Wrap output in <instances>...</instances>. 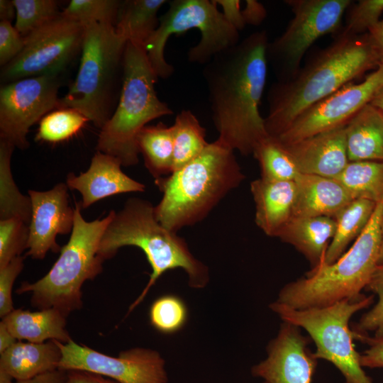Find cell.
<instances>
[{"label": "cell", "mask_w": 383, "mask_h": 383, "mask_svg": "<svg viewBox=\"0 0 383 383\" xmlns=\"http://www.w3.org/2000/svg\"><path fill=\"white\" fill-rule=\"evenodd\" d=\"M349 162H383V112L368 104L345 126Z\"/></svg>", "instance_id": "obj_25"}, {"label": "cell", "mask_w": 383, "mask_h": 383, "mask_svg": "<svg viewBox=\"0 0 383 383\" xmlns=\"http://www.w3.org/2000/svg\"><path fill=\"white\" fill-rule=\"evenodd\" d=\"M158 78L144 46L127 42L119 100L113 115L100 129L96 151L117 158L122 166L138 162L137 138L140 131L151 121L173 113L157 95L155 84Z\"/></svg>", "instance_id": "obj_8"}, {"label": "cell", "mask_w": 383, "mask_h": 383, "mask_svg": "<svg viewBox=\"0 0 383 383\" xmlns=\"http://www.w3.org/2000/svg\"><path fill=\"white\" fill-rule=\"evenodd\" d=\"M15 383H67V371L57 369L29 379L16 381Z\"/></svg>", "instance_id": "obj_46"}, {"label": "cell", "mask_w": 383, "mask_h": 383, "mask_svg": "<svg viewBox=\"0 0 383 383\" xmlns=\"http://www.w3.org/2000/svg\"><path fill=\"white\" fill-rule=\"evenodd\" d=\"M60 76L21 79L0 89V140L15 148H28L30 128L59 108Z\"/></svg>", "instance_id": "obj_13"}, {"label": "cell", "mask_w": 383, "mask_h": 383, "mask_svg": "<svg viewBox=\"0 0 383 383\" xmlns=\"http://www.w3.org/2000/svg\"><path fill=\"white\" fill-rule=\"evenodd\" d=\"M294 16L284 33L267 48V62L277 82L293 78L301 68L302 59L321 37L339 30L350 0H287Z\"/></svg>", "instance_id": "obj_11"}, {"label": "cell", "mask_w": 383, "mask_h": 383, "mask_svg": "<svg viewBox=\"0 0 383 383\" xmlns=\"http://www.w3.org/2000/svg\"><path fill=\"white\" fill-rule=\"evenodd\" d=\"M250 192L255 204L257 226L267 235L278 237L294 216L295 182L260 177L251 182Z\"/></svg>", "instance_id": "obj_20"}, {"label": "cell", "mask_w": 383, "mask_h": 383, "mask_svg": "<svg viewBox=\"0 0 383 383\" xmlns=\"http://www.w3.org/2000/svg\"><path fill=\"white\" fill-rule=\"evenodd\" d=\"M244 179L234 151L217 140L209 143L184 166L155 179L162 193L155 206V216L165 228L177 233L202 221Z\"/></svg>", "instance_id": "obj_3"}, {"label": "cell", "mask_w": 383, "mask_h": 383, "mask_svg": "<svg viewBox=\"0 0 383 383\" xmlns=\"http://www.w3.org/2000/svg\"><path fill=\"white\" fill-rule=\"evenodd\" d=\"M268 43L266 30L254 32L216 54L202 70L216 140L243 155L269 135L260 111Z\"/></svg>", "instance_id": "obj_1"}, {"label": "cell", "mask_w": 383, "mask_h": 383, "mask_svg": "<svg viewBox=\"0 0 383 383\" xmlns=\"http://www.w3.org/2000/svg\"><path fill=\"white\" fill-rule=\"evenodd\" d=\"M196 28L201 34L199 43L189 48L190 62L205 65L216 54L236 45L239 31L231 26L219 11L215 1L174 0L160 17L159 25L144 48L158 77L169 78L174 67L165 57V45L173 34H182Z\"/></svg>", "instance_id": "obj_9"}, {"label": "cell", "mask_w": 383, "mask_h": 383, "mask_svg": "<svg viewBox=\"0 0 383 383\" xmlns=\"http://www.w3.org/2000/svg\"><path fill=\"white\" fill-rule=\"evenodd\" d=\"M25 38L11 22L0 21V65L4 67L23 50Z\"/></svg>", "instance_id": "obj_41"}, {"label": "cell", "mask_w": 383, "mask_h": 383, "mask_svg": "<svg viewBox=\"0 0 383 383\" xmlns=\"http://www.w3.org/2000/svg\"><path fill=\"white\" fill-rule=\"evenodd\" d=\"M381 234H382V240H381V248H380V254H379V264L383 262V212H382V221H381Z\"/></svg>", "instance_id": "obj_52"}, {"label": "cell", "mask_w": 383, "mask_h": 383, "mask_svg": "<svg viewBox=\"0 0 383 383\" xmlns=\"http://www.w3.org/2000/svg\"><path fill=\"white\" fill-rule=\"evenodd\" d=\"M242 13L245 23L252 26L260 25L267 16L265 6L256 0L245 1V6Z\"/></svg>", "instance_id": "obj_44"}, {"label": "cell", "mask_w": 383, "mask_h": 383, "mask_svg": "<svg viewBox=\"0 0 383 383\" xmlns=\"http://www.w3.org/2000/svg\"><path fill=\"white\" fill-rule=\"evenodd\" d=\"M376 205L370 200L355 199L335 215V230L327 250L324 264H332L344 254L349 243L356 240L366 228Z\"/></svg>", "instance_id": "obj_27"}, {"label": "cell", "mask_w": 383, "mask_h": 383, "mask_svg": "<svg viewBox=\"0 0 383 383\" xmlns=\"http://www.w3.org/2000/svg\"><path fill=\"white\" fill-rule=\"evenodd\" d=\"M85 27L78 21L60 12L25 38L21 52L1 67L3 84L21 79L59 75L81 54Z\"/></svg>", "instance_id": "obj_12"}, {"label": "cell", "mask_w": 383, "mask_h": 383, "mask_svg": "<svg viewBox=\"0 0 383 383\" xmlns=\"http://www.w3.org/2000/svg\"><path fill=\"white\" fill-rule=\"evenodd\" d=\"M382 13L383 0H360L350 9L340 32L348 35L365 34L380 21Z\"/></svg>", "instance_id": "obj_39"}, {"label": "cell", "mask_w": 383, "mask_h": 383, "mask_svg": "<svg viewBox=\"0 0 383 383\" xmlns=\"http://www.w3.org/2000/svg\"><path fill=\"white\" fill-rule=\"evenodd\" d=\"M252 155L259 163L261 178L273 181H294L300 174L286 147L274 137L268 135L261 140Z\"/></svg>", "instance_id": "obj_32"}, {"label": "cell", "mask_w": 383, "mask_h": 383, "mask_svg": "<svg viewBox=\"0 0 383 383\" xmlns=\"http://www.w3.org/2000/svg\"><path fill=\"white\" fill-rule=\"evenodd\" d=\"M125 246L140 248L152 269L148 284L128 313L143 301L156 281L168 270H183L193 289H203L209 282V267L192 254L184 238L157 221L155 206L148 200L131 198L115 213L102 236L99 254L106 260Z\"/></svg>", "instance_id": "obj_4"}, {"label": "cell", "mask_w": 383, "mask_h": 383, "mask_svg": "<svg viewBox=\"0 0 383 383\" xmlns=\"http://www.w3.org/2000/svg\"><path fill=\"white\" fill-rule=\"evenodd\" d=\"M371 45L377 56L379 65H383V20H380L367 32Z\"/></svg>", "instance_id": "obj_47"}, {"label": "cell", "mask_w": 383, "mask_h": 383, "mask_svg": "<svg viewBox=\"0 0 383 383\" xmlns=\"http://www.w3.org/2000/svg\"><path fill=\"white\" fill-rule=\"evenodd\" d=\"M29 226L18 218L0 220V269L27 249Z\"/></svg>", "instance_id": "obj_37"}, {"label": "cell", "mask_w": 383, "mask_h": 383, "mask_svg": "<svg viewBox=\"0 0 383 383\" xmlns=\"http://www.w3.org/2000/svg\"><path fill=\"white\" fill-rule=\"evenodd\" d=\"M68 187L59 183L50 190H29L31 218L26 256L43 260L48 251L57 252V235L72 231L75 211L70 206Z\"/></svg>", "instance_id": "obj_16"}, {"label": "cell", "mask_w": 383, "mask_h": 383, "mask_svg": "<svg viewBox=\"0 0 383 383\" xmlns=\"http://www.w3.org/2000/svg\"><path fill=\"white\" fill-rule=\"evenodd\" d=\"M16 14L14 27L25 36L57 16L60 11L55 0H13Z\"/></svg>", "instance_id": "obj_36"}, {"label": "cell", "mask_w": 383, "mask_h": 383, "mask_svg": "<svg viewBox=\"0 0 383 383\" xmlns=\"http://www.w3.org/2000/svg\"><path fill=\"white\" fill-rule=\"evenodd\" d=\"M365 289L377 296V302L362 316L353 331L372 332L374 337L383 338V262L378 264Z\"/></svg>", "instance_id": "obj_38"}, {"label": "cell", "mask_w": 383, "mask_h": 383, "mask_svg": "<svg viewBox=\"0 0 383 383\" xmlns=\"http://www.w3.org/2000/svg\"><path fill=\"white\" fill-rule=\"evenodd\" d=\"M370 104L383 112V87L374 96Z\"/></svg>", "instance_id": "obj_50"}, {"label": "cell", "mask_w": 383, "mask_h": 383, "mask_svg": "<svg viewBox=\"0 0 383 383\" xmlns=\"http://www.w3.org/2000/svg\"><path fill=\"white\" fill-rule=\"evenodd\" d=\"M383 200L365 230L335 262L322 263L304 277L286 284L277 302L294 309L323 308L360 296L379 264Z\"/></svg>", "instance_id": "obj_5"}, {"label": "cell", "mask_w": 383, "mask_h": 383, "mask_svg": "<svg viewBox=\"0 0 383 383\" xmlns=\"http://www.w3.org/2000/svg\"><path fill=\"white\" fill-rule=\"evenodd\" d=\"M14 149L12 145L0 140V219L18 218L29 226L32 213L30 197L19 192L11 171Z\"/></svg>", "instance_id": "obj_31"}, {"label": "cell", "mask_w": 383, "mask_h": 383, "mask_svg": "<svg viewBox=\"0 0 383 383\" xmlns=\"http://www.w3.org/2000/svg\"><path fill=\"white\" fill-rule=\"evenodd\" d=\"M137 143L145 165L155 179L172 172L174 142L172 126L159 123L145 126L138 135Z\"/></svg>", "instance_id": "obj_28"}, {"label": "cell", "mask_w": 383, "mask_h": 383, "mask_svg": "<svg viewBox=\"0 0 383 383\" xmlns=\"http://www.w3.org/2000/svg\"><path fill=\"white\" fill-rule=\"evenodd\" d=\"M18 340L10 333L6 325L0 322V354L16 343Z\"/></svg>", "instance_id": "obj_48"}, {"label": "cell", "mask_w": 383, "mask_h": 383, "mask_svg": "<svg viewBox=\"0 0 383 383\" xmlns=\"http://www.w3.org/2000/svg\"><path fill=\"white\" fill-rule=\"evenodd\" d=\"M89 120L71 108L57 109L45 115L40 121L35 140L56 143L76 135Z\"/></svg>", "instance_id": "obj_33"}, {"label": "cell", "mask_w": 383, "mask_h": 383, "mask_svg": "<svg viewBox=\"0 0 383 383\" xmlns=\"http://www.w3.org/2000/svg\"><path fill=\"white\" fill-rule=\"evenodd\" d=\"M16 10L12 1H0V19L1 21L11 22L16 18Z\"/></svg>", "instance_id": "obj_49"}, {"label": "cell", "mask_w": 383, "mask_h": 383, "mask_svg": "<svg viewBox=\"0 0 383 383\" xmlns=\"http://www.w3.org/2000/svg\"><path fill=\"white\" fill-rule=\"evenodd\" d=\"M379 66L367 33L348 35L340 32L293 78L271 86L265 118L268 135L278 137L306 109Z\"/></svg>", "instance_id": "obj_2"}, {"label": "cell", "mask_w": 383, "mask_h": 383, "mask_svg": "<svg viewBox=\"0 0 383 383\" xmlns=\"http://www.w3.org/2000/svg\"><path fill=\"white\" fill-rule=\"evenodd\" d=\"M294 182L296 194L293 217L333 218L354 199L335 179L300 173Z\"/></svg>", "instance_id": "obj_21"}, {"label": "cell", "mask_w": 383, "mask_h": 383, "mask_svg": "<svg viewBox=\"0 0 383 383\" xmlns=\"http://www.w3.org/2000/svg\"><path fill=\"white\" fill-rule=\"evenodd\" d=\"M79 202L75 203L74 223L68 242L49 272L36 282H23L18 294L30 293V304L38 309L55 308L67 317L83 307L82 288L102 271L104 260L99 254L102 236L115 211L101 219L87 221Z\"/></svg>", "instance_id": "obj_6"}, {"label": "cell", "mask_w": 383, "mask_h": 383, "mask_svg": "<svg viewBox=\"0 0 383 383\" xmlns=\"http://www.w3.org/2000/svg\"><path fill=\"white\" fill-rule=\"evenodd\" d=\"M151 326L161 333L171 335L186 325L188 309L184 301L175 294H165L156 299L149 309Z\"/></svg>", "instance_id": "obj_34"}, {"label": "cell", "mask_w": 383, "mask_h": 383, "mask_svg": "<svg viewBox=\"0 0 383 383\" xmlns=\"http://www.w3.org/2000/svg\"><path fill=\"white\" fill-rule=\"evenodd\" d=\"M300 328L283 321L267 347V358L252 367V374L267 383H311L317 361Z\"/></svg>", "instance_id": "obj_17"}, {"label": "cell", "mask_w": 383, "mask_h": 383, "mask_svg": "<svg viewBox=\"0 0 383 383\" xmlns=\"http://www.w3.org/2000/svg\"><path fill=\"white\" fill-rule=\"evenodd\" d=\"M335 179L354 199H364L376 204L383 200V162H349Z\"/></svg>", "instance_id": "obj_29"}, {"label": "cell", "mask_w": 383, "mask_h": 383, "mask_svg": "<svg viewBox=\"0 0 383 383\" xmlns=\"http://www.w3.org/2000/svg\"><path fill=\"white\" fill-rule=\"evenodd\" d=\"M67 318L55 308L35 311L18 309L1 321L18 340L37 343L57 340L67 343L72 339L67 329Z\"/></svg>", "instance_id": "obj_24"}, {"label": "cell", "mask_w": 383, "mask_h": 383, "mask_svg": "<svg viewBox=\"0 0 383 383\" xmlns=\"http://www.w3.org/2000/svg\"><path fill=\"white\" fill-rule=\"evenodd\" d=\"M284 145L301 174L335 179L349 163L345 126Z\"/></svg>", "instance_id": "obj_19"}, {"label": "cell", "mask_w": 383, "mask_h": 383, "mask_svg": "<svg viewBox=\"0 0 383 383\" xmlns=\"http://www.w3.org/2000/svg\"><path fill=\"white\" fill-rule=\"evenodd\" d=\"M121 1L72 0L62 11L83 25L99 23L114 26Z\"/></svg>", "instance_id": "obj_35"}, {"label": "cell", "mask_w": 383, "mask_h": 383, "mask_svg": "<svg viewBox=\"0 0 383 383\" xmlns=\"http://www.w3.org/2000/svg\"><path fill=\"white\" fill-rule=\"evenodd\" d=\"M121 166L117 158L96 151L88 170L77 176L70 173L66 184L80 193L82 209L116 194L145 192V185L126 174Z\"/></svg>", "instance_id": "obj_18"}, {"label": "cell", "mask_w": 383, "mask_h": 383, "mask_svg": "<svg viewBox=\"0 0 383 383\" xmlns=\"http://www.w3.org/2000/svg\"><path fill=\"white\" fill-rule=\"evenodd\" d=\"M23 256H18L0 269V317L1 318L15 309L12 299V289L16 279L23 268Z\"/></svg>", "instance_id": "obj_40"}, {"label": "cell", "mask_w": 383, "mask_h": 383, "mask_svg": "<svg viewBox=\"0 0 383 383\" xmlns=\"http://www.w3.org/2000/svg\"><path fill=\"white\" fill-rule=\"evenodd\" d=\"M174 142L173 171L196 157L206 148V131L190 110L179 113L172 126Z\"/></svg>", "instance_id": "obj_30"}, {"label": "cell", "mask_w": 383, "mask_h": 383, "mask_svg": "<svg viewBox=\"0 0 383 383\" xmlns=\"http://www.w3.org/2000/svg\"><path fill=\"white\" fill-rule=\"evenodd\" d=\"M62 353L59 369L84 370L119 383H167L165 362L156 350L133 348L111 356L78 344L57 341Z\"/></svg>", "instance_id": "obj_14"}, {"label": "cell", "mask_w": 383, "mask_h": 383, "mask_svg": "<svg viewBox=\"0 0 383 383\" xmlns=\"http://www.w3.org/2000/svg\"><path fill=\"white\" fill-rule=\"evenodd\" d=\"M165 0L121 1L116 22V33L127 42L145 45L159 25L157 13Z\"/></svg>", "instance_id": "obj_26"}, {"label": "cell", "mask_w": 383, "mask_h": 383, "mask_svg": "<svg viewBox=\"0 0 383 383\" xmlns=\"http://www.w3.org/2000/svg\"><path fill=\"white\" fill-rule=\"evenodd\" d=\"M217 6L222 9L228 22L238 31L243 29L246 25L243 18L240 1L238 0H214Z\"/></svg>", "instance_id": "obj_43"}, {"label": "cell", "mask_w": 383, "mask_h": 383, "mask_svg": "<svg viewBox=\"0 0 383 383\" xmlns=\"http://www.w3.org/2000/svg\"><path fill=\"white\" fill-rule=\"evenodd\" d=\"M262 383H267V382L264 381Z\"/></svg>", "instance_id": "obj_53"}, {"label": "cell", "mask_w": 383, "mask_h": 383, "mask_svg": "<svg viewBox=\"0 0 383 383\" xmlns=\"http://www.w3.org/2000/svg\"><path fill=\"white\" fill-rule=\"evenodd\" d=\"M67 371V383H119L102 375L77 370Z\"/></svg>", "instance_id": "obj_45"}, {"label": "cell", "mask_w": 383, "mask_h": 383, "mask_svg": "<svg viewBox=\"0 0 383 383\" xmlns=\"http://www.w3.org/2000/svg\"><path fill=\"white\" fill-rule=\"evenodd\" d=\"M335 230V221L331 217H292L278 238L304 255L312 270L323 263Z\"/></svg>", "instance_id": "obj_23"}, {"label": "cell", "mask_w": 383, "mask_h": 383, "mask_svg": "<svg viewBox=\"0 0 383 383\" xmlns=\"http://www.w3.org/2000/svg\"><path fill=\"white\" fill-rule=\"evenodd\" d=\"M0 355V368L15 381L29 379L59 369L62 358L56 340L40 343L18 340Z\"/></svg>", "instance_id": "obj_22"}, {"label": "cell", "mask_w": 383, "mask_h": 383, "mask_svg": "<svg viewBox=\"0 0 383 383\" xmlns=\"http://www.w3.org/2000/svg\"><path fill=\"white\" fill-rule=\"evenodd\" d=\"M84 26L78 72L67 94L60 99L58 109L77 110L101 129L118 105L127 41L113 25L91 23Z\"/></svg>", "instance_id": "obj_7"}, {"label": "cell", "mask_w": 383, "mask_h": 383, "mask_svg": "<svg viewBox=\"0 0 383 383\" xmlns=\"http://www.w3.org/2000/svg\"><path fill=\"white\" fill-rule=\"evenodd\" d=\"M372 301V296L361 294L323 308L298 310L276 301L270 308L283 321L304 328L316 345L314 357L335 365L343 375L345 383H374L360 364V353L353 344V332L349 327L351 317Z\"/></svg>", "instance_id": "obj_10"}, {"label": "cell", "mask_w": 383, "mask_h": 383, "mask_svg": "<svg viewBox=\"0 0 383 383\" xmlns=\"http://www.w3.org/2000/svg\"><path fill=\"white\" fill-rule=\"evenodd\" d=\"M353 332L354 339L368 345L369 348L360 353L362 367H383V338H376L368 334Z\"/></svg>", "instance_id": "obj_42"}, {"label": "cell", "mask_w": 383, "mask_h": 383, "mask_svg": "<svg viewBox=\"0 0 383 383\" xmlns=\"http://www.w3.org/2000/svg\"><path fill=\"white\" fill-rule=\"evenodd\" d=\"M383 87V65L361 82H350L300 114L277 138L289 145L345 124Z\"/></svg>", "instance_id": "obj_15"}, {"label": "cell", "mask_w": 383, "mask_h": 383, "mask_svg": "<svg viewBox=\"0 0 383 383\" xmlns=\"http://www.w3.org/2000/svg\"><path fill=\"white\" fill-rule=\"evenodd\" d=\"M15 382L10 374L0 368V383H15Z\"/></svg>", "instance_id": "obj_51"}]
</instances>
